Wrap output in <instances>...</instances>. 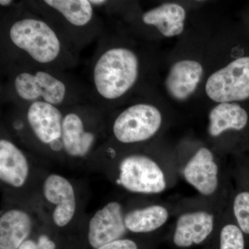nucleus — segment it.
Listing matches in <instances>:
<instances>
[{"instance_id":"f257e3e1","label":"nucleus","mask_w":249,"mask_h":249,"mask_svg":"<svg viewBox=\"0 0 249 249\" xmlns=\"http://www.w3.org/2000/svg\"><path fill=\"white\" fill-rule=\"evenodd\" d=\"M139 62L133 51L123 47L105 50L93 65V87L100 97L114 101L124 96L138 79Z\"/></svg>"},{"instance_id":"dca6fc26","label":"nucleus","mask_w":249,"mask_h":249,"mask_svg":"<svg viewBox=\"0 0 249 249\" xmlns=\"http://www.w3.org/2000/svg\"><path fill=\"white\" fill-rule=\"evenodd\" d=\"M34 227L33 219L21 209L7 210L0 217V249H18L29 239Z\"/></svg>"},{"instance_id":"5701e85b","label":"nucleus","mask_w":249,"mask_h":249,"mask_svg":"<svg viewBox=\"0 0 249 249\" xmlns=\"http://www.w3.org/2000/svg\"><path fill=\"white\" fill-rule=\"evenodd\" d=\"M37 248L38 249H56V245L48 235L42 234L37 237Z\"/></svg>"},{"instance_id":"7ed1b4c3","label":"nucleus","mask_w":249,"mask_h":249,"mask_svg":"<svg viewBox=\"0 0 249 249\" xmlns=\"http://www.w3.org/2000/svg\"><path fill=\"white\" fill-rule=\"evenodd\" d=\"M173 169H165L149 156L132 154L119 162L117 182L129 193L155 196L170 188L173 182Z\"/></svg>"},{"instance_id":"20e7f679","label":"nucleus","mask_w":249,"mask_h":249,"mask_svg":"<svg viewBox=\"0 0 249 249\" xmlns=\"http://www.w3.org/2000/svg\"><path fill=\"white\" fill-rule=\"evenodd\" d=\"M11 42L37 63L47 65L62 52L60 37L50 25L36 18H24L13 23L9 31Z\"/></svg>"},{"instance_id":"ddd939ff","label":"nucleus","mask_w":249,"mask_h":249,"mask_svg":"<svg viewBox=\"0 0 249 249\" xmlns=\"http://www.w3.org/2000/svg\"><path fill=\"white\" fill-rule=\"evenodd\" d=\"M30 166L26 155L10 140H0V179L14 188H20L29 178Z\"/></svg>"},{"instance_id":"4be33fe9","label":"nucleus","mask_w":249,"mask_h":249,"mask_svg":"<svg viewBox=\"0 0 249 249\" xmlns=\"http://www.w3.org/2000/svg\"><path fill=\"white\" fill-rule=\"evenodd\" d=\"M96 249H139L138 245L130 239L122 238L109 242Z\"/></svg>"},{"instance_id":"f3484780","label":"nucleus","mask_w":249,"mask_h":249,"mask_svg":"<svg viewBox=\"0 0 249 249\" xmlns=\"http://www.w3.org/2000/svg\"><path fill=\"white\" fill-rule=\"evenodd\" d=\"M208 132L211 137H219L228 131H241L249 121L247 111L234 103H219L210 112Z\"/></svg>"},{"instance_id":"9b49d317","label":"nucleus","mask_w":249,"mask_h":249,"mask_svg":"<svg viewBox=\"0 0 249 249\" xmlns=\"http://www.w3.org/2000/svg\"><path fill=\"white\" fill-rule=\"evenodd\" d=\"M46 200L53 205L52 217L57 227H66L74 217L76 211V197L74 188L66 178L52 174L43 184Z\"/></svg>"},{"instance_id":"6e6552de","label":"nucleus","mask_w":249,"mask_h":249,"mask_svg":"<svg viewBox=\"0 0 249 249\" xmlns=\"http://www.w3.org/2000/svg\"><path fill=\"white\" fill-rule=\"evenodd\" d=\"M13 84L15 92L22 101H43L56 107L63 103L68 92L61 79L43 70L19 72Z\"/></svg>"},{"instance_id":"9d476101","label":"nucleus","mask_w":249,"mask_h":249,"mask_svg":"<svg viewBox=\"0 0 249 249\" xmlns=\"http://www.w3.org/2000/svg\"><path fill=\"white\" fill-rule=\"evenodd\" d=\"M124 206L119 201H112L98 209L88 225V240L94 249L124 238L127 233L124 225Z\"/></svg>"},{"instance_id":"0eeeda50","label":"nucleus","mask_w":249,"mask_h":249,"mask_svg":"<svg viewBox=\"0 0 249 249\" xmlns=\"http://www.w3.org/2000/svg\"><path fill=\"white\" fill-rule=\"evenodd\" d=\"M212 101L230 103L249 98V56L241 57L214 72L206 84Z\"/></svg>"},{"instance_id":"393cba45","label":"nucleus","mask_w":249,"mask_h":249,"mask_svg":"<svg viewBox=\"0 0 249 249\" xmlns=\"http://www.w3.org/2000/svg\"><path fill=\"white\" fill-rule=\"evenodd\" d=\"M13 2H14V1H12V0H1V1H0V5H1V6L7 7V6L12 4Z\"/></svg>"},{"instance_id":"423d86ee","label":"nucleus","mask_w":249,"mask_h":249,"mask_svg":"<svg viewBox=\"0 0 249 249\" xmlns=\"http://www.w3.org/2000/svg\"><path fill=\"white\" fill-rule=\"evenodd\" d=\"M161 113L147 103H138L124 109L116 118L112 132L116 141L124 144L146 142L159 132Z\"/></svg>"},{"instance_id":"412c9836","label":"nucleus","mask_w":249,"mask_h":249,"mask_svg":"<svg viewBox=\"0 0 249 249\" xmlns=\"http://www.w3.org/2000/svg\"><path fill=\"white\" fill-rule=\"evenodd\" d=\"M234 221L245 235H249V191L238 192L231 203Z\"/></svg>"},{"instance_id":"aec40b11","label":"nucleus","mask_w":249,"mask_h":249,"mask_svg":"<svg viewBox=\"0 0 249 249\" xmlns=\"http://www.w3.org/2000/svg\"><path fill=\"white\" fill-rule=\"evenodd\" d=\"M219 249H245V234L232 217L228 220L226 210L219 227Z\"/></svg>"},{"instance_id":"f03ea898","label":"nucleus","mask_w":249,"mask_h":249,"mask_svg":"<svg viewBox=\"0 0 249 249\" xmlns=\"http://www.w3.org/2000/svg\"><path fill=\"white\" fill-rule=\"evenodd\" d=\"M222 208V205L203 199L178 209L174 224V245L190 248L206 242L219 229L225 211Z\"/></svg>"},{"instance_id":"b1692460","label":"nucleus","mask_w":249,"mask_h":249,"mask_svg":"<svg viewBox=\"0 0 249 249\" xmlns=\"http://www.w3.org/2000/svg\"><path fill=\"white\" fill-rule=\"evenodd\" d=\"M18 249H38L37 248V240L27 239Z\"/></svg>"},{"instance_id":"2eb2a0df","label":"nucleus","mask_w":249,"mask_h":249,"mask_svg":"<svg viewBox=\"0 0 249 249\" xmlns=\"http://www.w3.org/2000/svg\"><path fill=\"white\" fill-rule=\"evenodd\" d=\"M171 209L163 204H152L125 211L124 225L127 232L147 234L165 227L171 217Z\"/></svg>"},{"instance_id":"f8f14e48","label":"nucleus","mask_w":249,"mask_h":249,"mask_svg":"<svg viewBox=\"0 0 249 249\" xmlns=\"http://www.w3.org/2000/svg\"><path fill=\"white\" fill-rule=\"evenodd\" d=\"M96 135L87 130L83 118L76 112H68L62 121V150L69 157L83 158L91 150Z\"/></svg>"},{"instance_id":"a878e982","label":"nucleus","mask_w":249,"mask_h":249,"mask_svg":"<svg viewBox=\"0 0 249 249\" xmlns=\"http://www.w3.org/2000/svg\"><path fill=\"white\" fill-rule=\"evenodd\" d=\"M90 2L91 3V4L93 5H102L105 4V3L107 2L106 1H103V0H97V1H94V0H90Z\"/></svg>"},{"instance_id":"6ab92c4d","label":"nucleus","mask_w":249,"mask_h":249,"mask_svg":"<svg viewBox=\"0 0 249 249\" xmlns=\"http://www.w3.org/2000/svg\"><path fill=\"white\" fill-rule=\"evenodd\" d=\"M44 2L76 27H85L92 19L93 5L88 0H46Z\"/></svg>"},{"instance_id":"39448f33","label":"nucleus","mask_w":249,"mask_h":249,"mask_svg":"<svg viewBox=\"0 0 249 249\" xmlns=\"http://www.w3.org/2000/svg\"><path fill=\"white\" fill-rule=\"evenodd\" d=\"M178 171L203 199L219 204L225 189L224 170L210 149L199 147Z\"/></svg>"},{"instance_id":"4468645a","label":"nucleus","mask_w":249,"mask_h":249,"mask_svg":"<svg viewBox=\"0 0 249 249\" xmlns=\"http://www.w3.org/2000/svg\"><path fill=\"white\" fill-rule=\"evenodd\" d=\"M203 75L201 64L194 60H181L170 69L165 85L172 97L184 101L195 92Z\"/></svg>"},{"instance_id":"a211bd4d","label":"nucleus","mask_w":249,"mask_h":249,"mask_svg":"<svg viewBox=\"0 0 249 249\" xmlns=\"http://www.w3.org/2000/svg\"><path fill=\"white\" fill-rule=\"evenodd\" d=\"M186 11L175 3H165L149 10L142 15V21L147 25L155 26L167 37L179 35L184 29Z\"/></svg>"},{"instance_id":"1a4fd4ad","label":"nucleus","mask_w":249,"mask_h":249,"mask_svg":"<svg viewBox=\"0 0 249 249\" xmlns=\"http://www.w3.org/2000/svg\"><path fill=\"white\" fill-rule=\"evenodd\" d=\"M63 114L56 106L43 101L29 105L27 121L36 139L53 151L62 150Z\"/></svg>"}]
</instances>
